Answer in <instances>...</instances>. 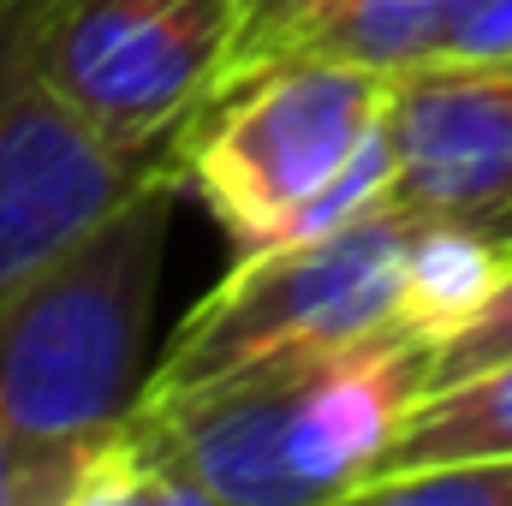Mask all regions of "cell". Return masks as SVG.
Wrapping results in <instances>:
<instances>
[{"label": "cell", "instance_id": "1", "mask_svg": "<svg viewBox=\"0 0 512 506\" xmlns=\"http://www.w3.org/2000/svg\"><path fill=\"white\" fill-rule=\"evenodd\" d=\"M435 340L262 358L179 393H143L96 447L84 506H322L358 501L429 393Z\"/></svg>", "mask_w": 512, "mask_h": 506}, {"label": "cell", "instance_id": "2", "mask_svg": "<svg viewBox=\"0 0 512 506\" xmlns=\"http://www.w3.org/2000/svg\"><path fill=\"white\" fill-rule=\"evenodd\" d=\"M167 161L54 256L0 316V411L24 447L30 506H72L84 453L137 411L149 316L173 233Z\"/></svg>", "mask_w": 512, "mask_h": 506}, {"label": "cell", "instance_id": "3", "mask_svg": "<svg viewBox=\"0 0 512 506\" xmlns=\"http://www.w3.org/2000/svg\"><path fill=\"white\" fill-rule=\"evenodd\" d=\"M393 78L334 54H274L239 72L173 137L167 173L209 209L233 256L274 251L286 227L382 137Z\"/></svg>", "mask_w": 512, "mask_h": 506}, {"label": "cell", "instance_id": "4", "mask_svg": "<svg viewBox=\"0 0 512 506\" xmlns=\"http://www.w3.org/2000/svg\"><path fill=\"white\" fill-rule=\"evenodd\" d=\"M411 245H417V221L382 203L322 239L233 256L227 280L209 298H197L191 316L173 328L143 393H179L262 358L334 352V346L382 340L393 328H417Z\"/></svg>", "mask_w": 512, "mask_h": 506}, {"label": "cell", "instance_id": "5", "mask_svg": "<svg viewBox=\"0 0 512 506\" xmlns=\"http://www.w3.org/2000/svg\"><path fill=\"white\" fill-rule=\"evenodd\" d=\"M251 48V0H36L54 96L131 161H167Z\"/></svg>", "mask_w": 512, "mask_h": 506}, {"label": "cell", "instance_id": "6", "mask_svg": "<svg viewBox=\"0 0 512 506\" xmlns=\"http://www.w3.org/2000/svg\"><path fill=\"white\" fill-rule=\"evenodd\" d=\"M161 161H131L84 126L36 60V0L0 12V316Z\"/></svg>", "mask_w": 512, "mask_h": 506}, {"label": "cell", "instance_id": "7", "mask_svg": "<svg viewBox=\"0 0 512 506\" xmlns=\"http://www.w3.org/2000/svg\"><path fill=\"white\" fill-rule=\"evenodd\" d=\"M387 209L512 251V66H417L387 96Z\"/></svg>", "mask_w": 512, "mask_h": 506}, {"label": "cell", "instance_id": "8", "mask_svg": "<svg viewBox=\"0 0 512 506\" xmlns=\"http://www.w3.org/2000/svg\"><path fill=\"white\" fill-rule=\"evenodd\" d=\"M274 54H334L387 78L447 60L512 66V0H286L251 30L239 72Z\"/></svg>", "mask_w": 512, "mask_h": 506}, {"label": "cell", "instance_id": "9", "mask_svg": "<svg viewBox=\"0 0 512 506\" xmlns=\"http://www.w3.org/2000/svg\"><path fill=\"white\" fill-rule=\"evenodd\" d=\"M477 459H512V352L495 358V364H483V370L435 381L411 405L387 465L364 483L358 501H370L382 483H399V477H423V471H447V465H477Z\"/></svg>", "mask_w": 512, "mask_h": 506}, {"label": "cell", "instance_id": "10", "mask_svg": "<svg viewBox=\"0 0 512 506\" xmlns=\"http://www.w3.org/2000/svg\"><path fill=\"white\" fill-rule=\"evenodd\" d=\"M507 268H512V251L477 239V233L417 227V245H411V322L429 340L465 328L495 298V286L507 280Z\"/></svg>", "mask_w": 512, "mask_h": 506}, {"label": "cell", "instance_id": "11", "mask_svg": "<svg viewBox=\"0 0 512 506\" xmlns=\"http://www.w3.org/2000/svg\"><path fill=\"white\" fill-rule=\"evenodd\" d=\"M370 501L382 506H512V459H477V465H447L423 477L382 483Z\"/></svg>", "mask_w": 512, "mask_h": 506}, {"label": "cell", "instance_id": "12", "mask_svg": "<svg viewBox=\"0 0 512 506\" xmlns=\"http://www.w3.org/2000/svg\"><path fill=\"white\" fill-rule=\"evenodd\" d=\"M507 352H512V268H507V280L495 286V298H489L465 328H453V334L435 340L429 387L465 376V370H483V364H495V358H507Z\"/></svg>", "mask_w": 512, "mask_h": 506}, {"label": "cell", "instance_id": "13", "mask_svg": "<svg viewBox=\"0 0 512 506\" xmlns=\"http://www.w3.org/2000/svg\"><path fill=\"white\" fill-rule=\"evenodd\" d=\"M0 506H30V477H24V447L0 411Z\"/></svg>", "mask_w": 512, "mask_h": 506}, {"label": "cell", "instance_id": "14", "mask_svg": "<svg viewBox=\"0 0 512 506\" xmlns=\"http://www.w3.org/2000/svg\"><path fill=\"white\" fill-rule=\"evenodd\" d=\"M274 6H286V0H251V30L268 18V12H274Z\"/></svg>", "mask_w": 512, "mask_h": 506}, {"label": "cell", "instance_id": "15", "mask_svg": "<svg viewBox=\"0 0 512 506\" xmlns=\"http://www.w3.org/2000/svg\"><path fill=\"white\" fill-rule=\"evenodd\" d=\"M6 6H18V0H0V12H6Z\"/></svg>", "mask_w": 512, "mask_h": 506}]
</instances>
